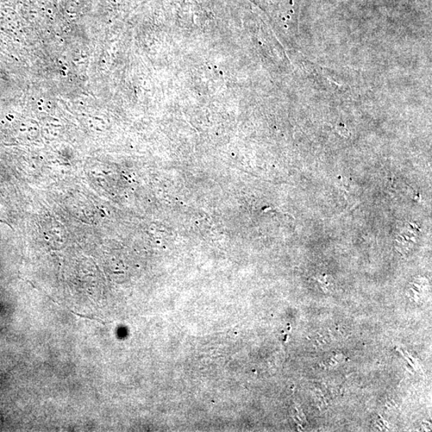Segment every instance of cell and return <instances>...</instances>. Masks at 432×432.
<instances>
[{"label": "cell", "mask_w": 432, "mask_h": 432, "mask_svg": "<svg viewBox=\"0 0 432 432\" xmlns=\"http://www.w3.org/2000/svg\"><path fill=\"white\" fill-rule=\"evenodd\" d=\"M70 311H71V310H70ZM71 311L73 313V314H74V315H76V316H79V317H81V318L89 319H91V321H97V322H99V323H103V324H105V323H104V322H103L102 321H100V319H95V318H92V317L87 316L80 315V314H78V313L74 312V311Z\"/></svg>", "instance_id": "obj_1"}]
</instances>
